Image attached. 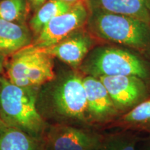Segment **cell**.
<instances>
[{"label": "cell", "mask_w": 150, "mask_h": 150, "mask_svg": "<svg viewBox=\"0 0 150 150\" xmlns=\"http://www.w3.org/2000/svg\"><path fill=\"white\" fill-rule=\"evenodd\" d=\"M83 78L70 72L41 86L37 108L47 122L74 126L88 124Z\"/></svg>", "instance_id": "obj_1"}, {"label": "cell", "mask_w": 150, "mask_h": 150, "mask_svg": "<svg viewBox=\"0 0 150 150\" xmlns=\"http://www.w3.org/2000/svg\"><path fill=\"white\" fill-rule=\"evenodd\" d=\"M40 87H20L0 76V119L8 127L18 129L40 139L49 124L37 108Z\"/></svg>", "instance_id": "obj_2"}, {"label": "cell", "mask_w": 150, "mask_h": 150, "mask_svg": "<svg viewBox=\"0 0 150 150\" xmlns=\"http://www.w3.org/2000/svg\"><path fill=\"white\" fill-rule=\"evenodd\" d=\"M88 32L102 40L117 43L138 51L150 49V25L124 15L90 10Z\"/></svg>", "instance_id": "obj_3"}, {"label": "cell", "mask_w": 150, "mask_h": 150, "mask_svg": "<svg viewBox=\"0 0 150 150\" xmlns=\"http://www.w3.org/2000/svg\"><path fill=\"white\" fill-rule=\"evenodd\" d=\"M86 76H136L146 79L149 70L145 62L132 52L113 47H97L89 52L79 66Z\"/></svg>", "instance_id": "obj_4"}, {"label": "cell", "mask_w": 150, "mask_h": 150, "mask_svg": "<svg viewBox=\"0 0 150 150\" xmlns=\"http://www.w3.org/2000/svg\"><path fill=\"white\" fill-rule=\"evenodd\" d=\"M53 59L31 46L22 49L7 65L6 78L20 87H41L56 78Z\"/></svg>", "instance_id": "obj_5"}, {"label": "cell", "mask_w": 150, "mask_h": 150, "mask_svg": "<svg viewBox=\"0 0 150 150\" xmlns=\"http://www.w3.org/2000/svg\"><path fill=\"white\" fill-rule=\"evenodd\" d=\"M103 140L93 131L66 124L49 125L40 138L42 150H100Z\"/></svg>", "instance_id": "obj_6"}, {"label": "cell", "mask_w": 150, "mask_h": 150, "mask_svg": "<svg viewBox=\"0 0 150 150\" xmlns=\"http://www.w3.org/2000/svg\"><path fill=\"white\" fill-rule=\"evenodd\" d=\"M89 9L84 0L75 3L67 12L52 19L35 36L31 47L38 49L51 47L65 38L87 23Z\"/></svg>", "instance_id": "obj_7"}, {"label": "cell", "mask_w": 150, "mask_h": 150, "mask_svg": "<svg viewBox=\"0 0 150 150\" xmlns=\"http://www.w3.org/2000/svg\"><path fill=\"white\" fill-rule=\"evenodd\" d=\"M107 90L118 111L127 112L147 97L145 80L136 76H101L98 78Z\"/></svg>", "instance_id": "obj_8"}, {"label": "cell", "mask_w": 150, "mask_h": 150, "mask_svg": "<svg viewBox=\"0 0 150 150\" xmlns=\"http://www.w3.org/2000/svg\"><path fill=\"white\" fill-rule=\"evenodd\" d=\"M83 83L86 95L88 123L107 122L118 115L120 112L98 78L85 76Z\"/></svg>", "instance_id": "obj_9"}, {"label": "cell", "mask_w": 150, "mask_h": 150, "mask_svg": "<svg viewBox=\"0 0 150 150\" xmlns=\"http://www.w3.org/2000/svg\"><path fill=\"white\" fill-rule=\"evenodd\" d=\"M93 43L91 33L81 28L54 45L38 50L77 68L91 51Z\"/></svg>", "instance_id": "obj_10"}, {"label": "cell", "mask_w": 150, "mask_h": 150, "mask_svg": "<svg viewBox=\"0 0 150 150\" xmlns=\"http://www.w3.org/2000/svg\"><path fill=\"white\" fill-rule=\"evenodd\" d=\"M32 32L25 24L0 19V55H13L32 44Z\"/></svg>", "instance_id": "obj_11"}, {"label": "cell", "mask_w": 150, "mask_h": 150, "mask_svg": "<svg viewBox=\"0 0 150 150\" xmlns=\"http://www.w3.org/2000/svg\"><path fill=\"white\" fill-rule=\"evenodd\" d=\"M90 10H99L138 19L150 25L146 0H84Z\"/></svg>", "instance_id": "obj_12"}, {"label": "cell", "mask_w": 150, "mask_h": 150, "mask_svg": "<svg viewBox=\"0 0 150 150\" xmlns=\"http://www.w3.org/2000/svg\"><path fill=\"white\" fill-rule=\"evenodd\" d=\"M74 4L60 0H47L35 11L30 20L29 29L31 32L36 36L52 19L67 12Z\"/></svg>", "instance_id": "obj_13"}, {"label": "cell", "mask_w": 150, "mask_h": 150, "mask_svg": "<svg viewBox=\"0 0 150 150\" xmlns=\"http://www.w3.org/2000/svg\"><path fill=\"white\" fill-rule=\"evenodd\" d=\"M0 150H42L40 139L18 129L7 127L0 134Z\"/></svg>", "instance_id": "obj_14"}, {"label": "cell", "mask_w": 150, "mask_h": 150, "mask_svg": "<svg viewBox=\"0 0 150 150\" xmlns=\"http://www.w3.org/2000/svg\"><path fill=\"white\" fill-rule=\"evenodd\" d=\"M29 6L27 0H1L0 19L15 23L24 24Z\"/></svg>", "instance_id": "obj_15"}, {"label": "cell", "mask_w": 150, "mask_h": 150, "mask_svg": "<svg viewBox=\"0 0 150 150\" xmlns=\"http://www.w3.org/2000/svg\"><path fill=\"white\" fill-rule=\"evenodd\" d=\"M121 122L132 127L150 125V98L145 99L122 116Z\"/></svg>", "instance_id": "obj_16"}, {"label": "cell", "mask_w": 150, "mask_h": 150, "mask_svg": "<svg viewBox=\"0 0 150 150\" xmlns=\"http://www.w3.org/2000/svg\"><path fill=\"white\" fill-rule=\"evenodd\" d=\"M100 150H136V141L126 134L112 135L104 138Z\"/></svg>", "instance_id": "obj_17"}, {"label": "cell", "mask_w": 150, "mask_h": 150, "mask_svg": "<svg viewBox=\"0 0 150 150\" xmlns=\"http://www.w3.org/2000/svg\"><path fill=\"white\" fill-rule=\"evenodd\" d=\"M27 1L29 2V6H31V8L33 10L36 11L47 0H27Z\"/></svg>", "instance_id": "obj_18"}, {"label": "cell", "mask_w": 150, "mask_h": 150, "mask_svg": "<svg viewBox=\"0 0 150 150\" xmlns=\"http://www.w3.org/2000/svg\"><path fill=\"white\" fill-rule=\"evenodd\" d=\"M5 60H4V56L0 55V74L3 72L5 66Z\"/></svg>", "instance_id": "obj_19"}, {"label": "cell", "mask_w": 150, "mask_h": 150, "mask_svg": "<svg viewBox=\"0 0 150 150\" xmlns=\"http://www.w3.org/2000/svg\"><path fill=\"white\" fill-rule=\"evenodd\" d=\"M7 127H7L6 125L4 123V122L1 120V119H0V134H1V133H2L3 131L5 130V129L7 128Z\"/></svg>", "instance_id": "obj_20"}, {"label": "cell", "mask_w": 150, "mask_h": 150, "mask_svg": "<svg viewBox=\"0 0 150 150\" xmlns=\"http://www.w3.org/2000/svg\"><path fill=\"white\" fill-rule=\"evenodd\" d=\"M60 1H65V2L70 3V4H74L78 2V1H81V0H60Z\"/></svg>", "instance_id": "obj_21"}, {"label": "cell", "mask_w": 150, "mask_h": 150, "mask_svg": "<svg viewBox=\"0 0 150 150\" xmlns=\"http://www.w3.org/2000/svg\"><path fill=\"white\" fill-rule=\"evenodd\" d=\"M146 6H147L148 10L150 13V0H146Z\"/></svg>", "instance_id": "obj_22"}, {"label": "cell", "mask_w": 150, "mask_h": 150, "mask_svg": "<svg viewBox=\"0 0 150 150\" xmlns=\"http://www.w3.org/2000/svg\"><path fill=\"white\" fill-rule=\"evenodd\" d=\"M145 150H150V145L148 146V147H147V148H146Z\"/></svg>", "instance_id": "obj_23"}, {"label": "cell", "mask_w": 150, "mask_h": 150, "mask_svg": "<svg viewBox=\"0 0 150 150\" xmlns=\"http://www.w3.org/2000/svg\"><path fill=\"white\" fill-rule=\"evenodd\" d=\"M0 1H1V0H0Z\"/></svg>", "instance_id": "obj_24"}]
</instances>
